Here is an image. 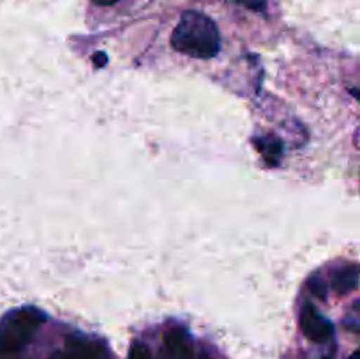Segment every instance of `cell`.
Listing matches in <instances>:
<instances>
[{
    "mask_svg": "<svg viewBox=\"0 0 360 359\" xmlns=\"http://www.w3.org/2000/svg\"><path fill=\"white\" fill-rule=\"evenodd\" d=\"M171 44L176 51L193 58H213L220 51L221 39L211 18L197 11H186L172 30Z\"/></svg>",
    "mask_w": 360,
    "mask_h": 359,
    "instance_id": "cell-1",
    "label": "cell"
},
{
    "mask_svg": "<svg viewBox=\"0 0 360 359\" xmlns=\"http://www.w3.org/2000/svg\"><path fill=\"white\" fill-rule=\"evenodd\" d=\"M44 322L46 315L34 306L11 310L0 319V354H16L23 351Z\"/></svg>",
    "mask_w": 360,
    "mask_h": 359,
    "instance_id": "cell-2",
    "label": "cell"
},
{
    "mask_svg": "<svg viewBox=\"0 0 360 359\" xmlns=\"http://www.w3.org/2000/svg\"><path fill=\"white\" fill-rule=\"evenodd\" d=\"M301 329L308 340L315 344H323L330 340L334 333V326L311 305L306 303L301 310Z\"/></svg>",
    "mask_w": 360,
    "mask_h": 359,
    "instance_id": "cell-3",
    "label": "cell"
},
{
    "mask_svg": "<svg viewBox=\"0 0 360 359\" xmlns=\"http://www.w3.org/2000/svg\"><path fill=\"white\" fill-rule=\"evenodd\" d=\"M169 359H193V345L185 327H172L164 338Z\"/></svg>",
    "mask_w": 360,
    "mask_h": 359,
    "instance_id": "cell-4",
    "label": "cell"
},
{
    "mask_svg": "<svg viewBox=\"0 0 360 359\" xmlns=\"http://www.w3.org/2000/svg\"><path fill=\"white\" fill-rule=\"evenodd\" d=\"M69 351L72 359H109L104 345L94 340H86V338H70Z\"/></svg>",
    "mask_w": 360,
    "mask_h": 359,
    "instance_id": "cell-5",
    "label": "cell"
},
{
    "mask_svg": "<svg viewBox=\"0 0 360 359\" xmlns=\"http://www.w3.org/2000/svg\"><path fill=\"white\" fill-rule=\"evenodd\" d=\"M330 284L338 294H348L359 287V267L357 264H345L336 267L330 275Z\"/></svg>",
    "mask_w": 360,
    "mask_h": 359,
    "instance_id": "cell-6",
    "label": "cell"
},
{
    "mask_svg": "<svg viewBox=\"0 0 360 359\" xmlns=\"http://www.w3.org/2000/svg\"><path fill=\"white\" fill-rule=\"evenodd\" d=\"M260 153L264 155L267 162L276 164L278 157L281 155L280 141L274 139V137H262V141H260Z\"/></svg>",
    "mask_w": 360,
    "mask_h": 359,
    "instance_id": "cell-7",
    "label": "cell"
},
{
    "mask_svg": "<svg viewBox=\"0 0 360 359\" xmlns=\"http://www.w3.org/2000/svg\"><path fill=\"white\" fill-rule=\"evenodd\" d=\"M129 359H153V355H151L150 348H148L146 345L137 341V344H134L132 348H130Z\"/></svg>",
    "mask_w": 360,
    "mask_h": 359,
    "instance_id": "cell-8",
    "label": "cell"
},
{
    "mask_svg": "<svg viewBox=\"0 0 360 359\" xmlns=\"http://www.w3.org/2000/svg\"><path fill=\"white\" fill-rule=\"evenodd\" d=\"M309 287L313 289V294L320 296L322 299H326V284L320 277H313L311 282H309Z\"/></svg>",
    "mask_w": 360,
    "mask_h": 359,
    "instance_id": "cell-9",
    "label": "cell"
},
{
    "mask_svg": "<svg viewBox=\"0 0 360 359\" xmlns=\"http://www.w3.org/2000/svg\"><path fill=\"white\" fill-rule=\"evenodd\" d=\"M49 359H72V358H70V354H69V352H63V351H56V352H55V354H53V355H51V358H49Z\"/></svg>",
    "mask_w": 360,
    "mask_h": 359,
    "instance_id": "cell-10",
    "label": "cell"
},
{
    "mask_svg": "<svg viewBox=\"0 0 360 359\" xmlns=\"http://www.w3.org/2000/svg\"><path fill=\"white\" fill-rule=\"evenodd\" d=\"M97 6H112V4L120 2V0H94Z\"/></svg>",
    "mask_w": 360,
    "mask_h": 359,
    "instance_id": "cell-11",
    "label": "cell"
},
{
    "mask_svg": "<svg viewBox=\"0 0 360 359\" xmlns=\"http://www.w3.org/2000/svg\"><path fill=\"white\" fill-rule=\"evenodd\" d=\"M348 359H360V352H359V351H355L354 354H352L350 358H348Z\"/></svg>",
    "mask_w": 360,
    "mask_h": 359,
    "instance_id": "cell-12",
    "label": "cell"
},
{
    "mask_svg": "<svg viewBox=\"0 0 360 359\" xmlns=\"http://www.w3.org/2000/svg\"><path fill=\"white\" fill-rule=\"evenodd\" d=\"M323 359H333V358H323Z\"/></svg>",
    "mask_w": 360,
    "mask_h": 359,
    "instance_id": "cell-13",
    "label": "cell"
},
{
    "mask_svg": "<svg viewBox=\"0 0 360 359\" xmlns=\"http://www.w3.org/2000/svg\"><path fill=\"white\" fill-rule=\"evenodd\" d=\"M202 359H207V358H202Z\"/></svg>",
    "mask_w": 360,
    "mask_h": 359,
    "instance_id": "cell-14",
    "label": "cell"
}]
</instances>
